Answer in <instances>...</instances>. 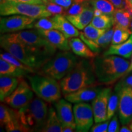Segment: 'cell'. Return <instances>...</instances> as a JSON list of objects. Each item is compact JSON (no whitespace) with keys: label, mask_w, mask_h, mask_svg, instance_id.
Segmentation results:
<instances>
[{"label":"cell","mask_w":132,"mask_h":132,"mask_svg":"<svg viewBox=\"0 0 132 132\" xmlns=\"http://www.w3.org/2000/svg\"><path fill=\"white\" fill-rule=\"evenodd\" d=\"M98 85H113L125 75L130 62L116 55L96 56L92 59Z\"/></svg>","instance_id":"6da1fadb"},{"label":"cell","mask_w":132,"mask_h":132,"mask_svg":"<svg viewBox=\"0 0 132 132\" xmlns=\"http://www.w3.org/2000/svg\"><path fill=\"white\" fill-rule=\"evenodd\" d=\"M64 95L84 87L98 85L92 61L82 59L59 81Z\"/></svg>","instance_id":"7a4b0ae2"},{"label":"cell","mask_w":132,"mask_h":132,"mask_svg":"<svg viewBox=\"0 0 132 132\" xmlns=\"http://www.w3.org/2000/svg\"><path fill=\"white\" fill-rule=\"evenodd\" d=\"M0 44L5 51L34 70L40 69L50 59L20 42L8 33L1 36Z\"/></svg>","instance_id":"3957f363"},{"label":"cell","mask_w":132,"mask_h":132,"mask_svg":"<svg viewBox=\"0 0 132 132\" xmlns=\"http://www.w3.org/2000/svg\"><path fill=\"white\" fill-rule=\"evenodd\" d=\"M47 102L36 97L27 106L18 110L20 120L28 131H41L48 116Z\"/></svg>","instance_id":"277c9868"},{"label":"cell","mask_w":132,"mask_h":132,"mask_svg":"<svg viewBox=\"0 0 132 132\" xmlns=\"http://www.w3.org/2000/svg\"><path fill=\"white\" fill-rule=\"evenodd\" d=\"M77 58L69 51L57 53L39 69V74L61 80L75 67Z\"/></svg>","instance_id":"5b68a950"},{"label":"cell","mask_w":132,"mask_h":132,"mask_svg":"<svg viewBox=\"0 0 132 132\" xmlns=\"http://www.w3.org/2000/svg\"><path fill=\"white\" fill-rule=\"evenodd\" d=\"M28 78L33 91L47 103L57 102L61 97V87L57 80L40 74Z\"/></svg>","instance_id":"8992f818"},{"label":"cell","mask_w":132,"mask_h":132,"mask_svg":"<svg viewBox=\"0 0 132 132\" xmlns=\"http://www.w3.org/2000/svg\"><path fill=\"white\" fill-rule=\"evenodd\" d=\"M0 14L1 16L22 15L35 19L52 16L46 9L45 4H29L8 0H1Z\"/></svg>","instance_id":"52a82bcc"},{"label":"cell","mask_w":132,"mask_h":132,"mask_svg":"<svg viewBox=\"0 0 132 132\" xmlns=\"http://www.w3.org/2000/svg\"><path fill=\"white\" fill-rule=\"evenodd\" d=\"M9 34L20 42L48 58L55 54L57 50L41 35L37 29L23 30L17 32L9 33Z\"/></svg>","instance_id":"ba28073f"},{"label":"cell","mask_w":132,"mask_h":132,"mask_svg":"<svg viewBox=\"0 0 132 132\" xmlns=\"http://www.w3.org/2000/svg\"><path fill=\"white\" fill-rule=\"evenodd\" d=\"M32 87L24 80H20V83L9 96L4 98L3 102L12 108L20 110L27 106L32 100L34 93Z\"/></svg>","instance_id":"9c48e42d"},{"label":"cell","mask_w":132,"mask_h":132,"mask_svg":"<svg viewBox=\"0 0 132 132\" xmlns=\"http://www.w3.org/2000/svg\"><path fill=\"white\" fill-rule=\"evenodd\" d=\"M35 21V19L22 15L2 17L0 20V31L1 34H7L32 28Z\"/></svg>","instance_id":"30bf717a"},{"label":"cell","mask_w":132,"mask_h":132,"mask_svg":"<svg viewBox=\"0 0 132 132\" xmlns=\"http://www.w3.org/2000/svg\"><path fill=\"white\" fill-rule=\"evenodd\" d=\"M73 110L77 131H88L93 125L94 119L92 105L81 102L74 105Z\"/></svg>","instance_id":"8fae6325"},{"label":"cell","mask_w":132,"mask_h":132,"mask_svg":"<svg viewBox=\"0 0 132 132\" xmlns=\"http://www.w3.org/2000/svg\"><path fill=\"white\" fill-rule=\"evenodd\" d=\"M119 95V117L122 124L126 125L132 120V87H124L115 90Z\"/></svg>","instance_id":"7c38bea8"},{"label":"cell","mask_w":132,"mask_h":132,"mask_svg":"<svg viewBox=\"0 0 132 132\" xmlns=\"http://www.w3.org/2000/svg\"><path fill=\"white\" fill-rule=\"evenodd\" d=\"M111 87L102 89L97 96L92 100V108L95 123L103 122L107 119V108L111 95Z\"/></svg>","instance_id":"4fadbf2b"},{"label":"cell","mask_w":132,"mask_h":132,"mask_svg":"<svg viewBox=\"0 0 132 132\" xmlns=\"http://www.w3.org/2000/svg\"><path fill=\"white\" fill-rule=\"evenodd\" d=\"M57 117L63 127H71L76 129L73 110L70 102L66 99H59L55 104Z\"/></svg>","instance_id":"5bb4252c"},{"label":"cell","mask_w":132,"mask_h":132,"mask_svg":"<svg viewBox=\"0 0 132 132\" xmlns=\"http://www.w3.org/2000/svg\"><path fill=\"white\" fill-rule=\"evenodd\" d=\"M102 89L95 86L80 89L77 91L64 95V98L71 103H78L81 102L92 101L97 96Z\"/></svg>","instance_id":"9a60e30c"},{"label":"cell","mask_w":132,"mask_h":132,"mask_svg":"<svg viewBox=\"0 0 132 132\" xmlns=\"http://www.w3.org/2000/svg\"><path fill=\"white\" fill-rule=\"evenodd\" d=\"M37 29L50 44L57 49L62 51H69L71 49L67 38L60 31L57 29Z\"/></svg>","instance_id":"2e32d148"},{"label":"cell","mask_w":132,"mask_h":132,"mask_svg":"<svg viewBox=\"0 0 132 132\" xmlns=\"http://www.w3.org/2000/svg\"><path fill=\"white\" fill-rule=\"evenodd\" d=\"M114 31V27L113 26L111 29L107 30L102 36L94 40L87 39L82 32H80V36L81 39L88 46L92 52L98 54L101 52L102 50L106 48L111 43Z\"/></svg>","instance_id":"e0dca14e"},{"label":"cell","mask_w":132,"mask_h":132,"mask_svg":"<svg viewBox=\"0 0 132 132\" xmlns=\"http://www.w3.org/2000/svg\"><path fill=\"white\" fill-rule=\"evenodd\" d=\"M94 15V8L87 0L81 12L74 15L65 16L77 29L82 30L91 22Z\"/></svg>","instance_id":"ac0fdd59"},{"label":"cell","mask_w":132,"mask_h":132,"mask_svg":"<svg viewBox=\"0 0 132 132\" xmlns=\"http://www.w3.org/2000/svg\"><path fill=\"white\" fill-rule=\"evenodd\" d=\"M19 77L11 75H1L0 77V100L3 102L4 98L14 92L20 83Z\"/></svg>","instance_id":"d6986e66"},{"label":"cell","mask_w":132,"mask_h":132,"mask_svg":"<svg viewBox=\"0 0 132 132\" xmlns=\"http://www.w3.org/2000/svg\"><path fill=\"white\" fill-rule=\"evenodd\" d=\"M53 16L58 25V30L63 33L66 38L70 39L80 36V32L77 28L66 18L64 15L58 14Z\"/></svg>","instance_id":"ffe728a7"},{"label":"cell","mask_w":132,"mask_h":132,"mask_svg":"<svg viewBox=\"0 0 132 132\" xmlns=\"http://www.w3.org/2000/svg\"><path fill=\"white\" fill-rule=\"evenodd\" d=\"M103 55H116L130 58L132 55V34L125 42L118 45H111L108 50L104 52Z\"/></svg>","instance_id":"44dd1931"},{"label":"cell","mask_w":132,"mask_h":132,"mask_svg":"<svg viewBox=\"0 0 132 132\" xmlns=\"http://www.w3.org/2000/svg\"><path fill=\"white\" fill-rule=\"evenodd\" d=\"M69 42L71 50L76 55L86 59L94 58L98 55L97 53L92 52L88 46L79 38H71L69 40Z\"/></svg>","instance_id":"7402d4cb"},{"label":"cell","mask_w":132,"mask_h":132,"mask_svg":"<svg viewBox=\"0 0 132 132\" xmlns=\"http://www.w3.org/2000/svg\"><path fill=\"white\" fill-rule=\"evenodd\" d=\"M29 73L31 72L19 68L4 59H0V74L1 75H11L21 78L25 75L28 76Z\"/></svg>","instance_id":"603a6c76"},{"label":"cell","mask_w":132,"mask_h":132,"mask_svg":"<svg viewBox=\"0 0 132 132\" xmlns=\"http://www.w3.org/2000/svg\"><path fill=\"white\" fill-rule=\"evenodd\" d=\"M62 130V125L57 117L56 111L53 107H50L48 116L42 132H60Z\"/></svg>","instance_id":"cb8c5ba5"},{"label":"cell","mask_w":132,"mask_h":132,"mask_svg":"<svg viewBox=\"0 0 132 132\" xmlns=\"http://www.w3.org/2000/svg\"><path fill=\"white\" fill-rule=\"evenodd\" d=\"M113 19L114 25L129 29L132 16L128 9H116L113 14Z\"/></svg>","instance_id":"d4e9b609"},{"label":"cell","mask_w":132,"mask_h":132,"mask_svg":"<svg viewBox=\"0 0 132 132\" xmlns=\"http://www.w3.org/2000/svg\"><path fill=\"white\" fill-rule=\"evenodd\" d=\"M94 9H98L107 15L113 16L115 7L109 0H88Z\"/></svg>","instance_id":"484cf974"},{"label":"cell","mask_w":132,"mask_h":132,"mask_svg":"<svg viewBox=\"0 0 132 132\" xmlns=\"http://www.w3.org/2000/svg\"><path fill=\"white\" fill-rule=\"evenodd\" d=\"M90 24L97 28L108 30L114 25V21L113 16L103 14L99 16H94Z\"/></svg>","instance_id":"4316f807"},{"label":"cell","mask_w":132,"mask_h":132,"mask_svg":"<svg viewBox=\"0 0 132 132\" xmlns=\"http://www.w3.org/2000/svg\"><path fill=\"white\" fill-rule=\"evenodd\" d=\"M114 31L111 42L112 45H118L125 42L132 34V31L130 29L124 28L116 25H114Z\"/></svg>","instance_id":"83f0119b"},{"label":"cell","mask_w":132,"mask_h":132,"mask_svg":"<svg viewBox=\"0 0 132 132\" xmlns=\"http://www.w3.org/2000/svg\"><path fill=\"white\" fill-rule=\"evenodd\" d=\"M34 27L36 29H44V30H50V29H57L58 25L54 20V16L53 17H43L34 23Z\"/></svg>","instance_id":"f1b7e54d"},{"label":"cell","mask_w":132,"mask_h":132,"mask_svg":"<svg viewBox=\"0 0 132 132\" xmlns=\"http://www.w3.org/2000/svg\"><path fill=\"white\" fill-rule=\"evenodd\" d=\"M6 131L9 132L14 131H28L24 127L20 120L18 111L16 110H13L12 119L6 125Z\"/></svg>","instance_id":"f546056e"},{"label":"cell","mask_w":132,"mask_h":132,"mask_svg":"<svg viewBox=\"0 0 132 132\" xmlns=\"http://www.w3.org/2000/svg\"><path fill=\"white\" fill-rule=\"evenodd\" d=\"M106 31V29L97 28L90 23L83 29L82 33L87 39L94 40L103 35Z\"/></svg>","instance_id":"4dcf8cb0"},{"label":"cell","mask_w":132,"mask_h":132,"mask_svg":"<svg viewBox=\"0 0 132 132\" xmlns=\"http://www.w3.org/2000/svg\"><path fill=\"white\" fill-rule=\"evenodd\" d=\"M1 58L4 59V60L6 61L10 62L13 65L16 66V67H19V68L24 69V70H26L28 72H31V73H33L34 72V69L29 67V66L25 65V64L21 62L20 61H19V59H16L15 57L12 54H11L9 53H3L1 54Z\"/></svg>","instance_id":"1f68e13d"},{"label":"cell","mask_w":132,"mask_h":132,"mask_svg":"<svg viewBox=\"0 0 132 132\" xmlns=\"http://www.w3.org/2000/svg\"><path fill=\"white\" fill-rule=\"evenodd\" d=\"M119 106V95L116 92L112 94L110 97L107 108V119L110 120L114 115Z\"/></svg>","instance_id":"d6a6232c"},{"label":"cell","mask_w":132,"mask_h":132,"mask_svg":"<svg viewBox=\"0 0 132 132\" xmlns=\"http://www.w3.org/2000/svg\"><path fill=\"white\" fill-rule=\"evenodd\" d=\"M13 110L6 105L1 104L0 106V122L1 125H6L12 120Z\"/></svg>","instance_id":"836d02e7"},{"label":"cell","mask_w":132,"mask_h":132,"mask_svg":"<svg viewBox=\"0 0 132 132\" xmlns=\"http://www.w3.org/2000/svg\"><path fill=\"white\" fill-rule=\"evenodd\" d=\"M46 9L48 12L52 15V16L56 15L58 14H65L66 10L65 8L60 6V5L56 4V3L47 1L45 4Z\"/></svg>","instance_id":"e575fe53"},{"label":"cell","mask_w":132,"mask_h":132,"mask_svg":"<svg viewBox=\"0 0 132 132\" xmlns=\"http://www.w3.org/2000/svg\"><path fill=\"white\" fill-rule=\"evenodd\" d=\"M86 1H75L72 6L66 11L64 15H74L79 14L85 7Z\"/></svg>","instance_id":"d590c367"},{"label":"cell","mask_w":132,"mask_h":132,"mask_svg":"<svg viewBox=\"0 0 132 132\" xmlns=\"http://www.w3.org/2000/svg\"><path fill=\"white\" fill-rule=\"evenodd\" d=\"M109 120L107 121L104 122L103 123L100 122V123L96 124L92 126L90 128V131L92 132H106L108 131V125H109Z\"/></svg>","instance_id":"8d00e7d4"},{"label":"cell","mask_w":132,"mask_h":132,"mask_svg":"<svg viewBox=\"0 0 132 132\" xmlns=\"http://www.w3.org/2000/svg\"><path fill=\"white\" fill-rule=\"evenodd\" d=\"M124 87H132V75L126 77L123 80L120 81L116 86L114 90L120 89Z\"/></svg>","instance_id":"74e56055"},{"label":"cell","mask_w":132,"mask_h":132,"mask_svg":"<svg viewBox=\"0 0 132 132\" xmlns=\"http://www.w3.org/2000/svg\"><path fill=\"white\" fill-rule=\"evenodd\" d=\"M119 125L118 116L115 115L109 123L108 131V132H118L119 131Z\"/></svg>","instance_id":"f35d334b"},{"label":"cell","mask_w":132,"mask_h":132,"mask_svg":"<svg viewBox=\"0 0 132 132\" xmlns=\"http://www.w3.org/2000/svg\"><path fill=\"white\" fill-rule=\"evenodd\" d=\"M116 9H128L130 7L127 0H109Z\"/></svg>","instance_id":"ab89813d"},{"label":"cell","mask_w":132,"mask_h":132,"mask_svg":"<svg viewBox=\"0 0 132 132\" xmlns=\"http://www.w3.org/2000/svg\"><path fill=\"white\" fill-rule=\"evenodd\" d=\"M48 1L60 5L65 8L66 10H67L72 6L75 0H48Z\"/></svg>","instance_id":"60d3db41"},{"label":"cell","mask_w":132,"mask_h":132,"mask_svg":"<svg viewBox=\"0 0 132 132\" xmlns=\"http://www.w3.org/2000/svg\"><path fill=\"white\" fill-rule=\"evenodd\" d=\"M8 1H16V2L34 4H45L48 1L47 0H8Z\"/></svg>","instance_id":"b9f144b4"},{"label":"cell","mask_w":132,"mask_h":132,"mask_svg":"<svg viewBox=\"0 0 132 132\" xmlns=\"http://www.w3.org/2000/svg\"><path fill=\"white\" fill-rule=\"evenodd\" d=\"M120 132H131L132 131L131 128L129 127H128V126H127V125H123L122 127L121 128H120V130H119Z\"/></svg>","instance_id":"7bdbcfd3"},{"label":"cell","mask_w":132,"mask_h":132,"mask_svg":"<svg viewBox=\"0 0 132 132\" xmlns=\"http://www.w3.org/2000/svg\"><path fill=\"white\" fill-rule=\"evenodd\" d=\"M75 128L71 127H63L62 132H73L75 131Z\"/></svg>","instance_id":"ee69618b"},{"label":"cell","mask_w":132,"mask_h":132,"mask_svg":"<svg viewBox=\"0 0 132 132\" xmlns=\"http://www.w3.org/2000/svg\"><path fill=\"white\" fill-rule=\"evenodd\" d=\"M131 71H132V58H131V63H130V66H129V67H128V70H127L126 73H125V75H126V74H127V73H129L130 72H131Z\"/></svg>","instance_id":"f6af8a7d"},{"label":"cell","mask_w":132,"mask_h":132,"mask_svg":"<svg viewBox=\"0 0 132 132\" xmlns=\"http://www.w3.org/2000/svg\"><path fill=\"white\" fill-rule=\"evenodd\" d=\"M128 4H129V6H130V7H132V0H127Z\"/></svg>","instance_id":"bcb514c9"},{"label":"cell","mask_w":132,"mask_h":132,"mask_svg":"<svg viewBox=\"0 0 132 132\" xmlns=\"http://www.w3.org/2000/svg\"><path fill=\"white\" fill-rule=\"evenodd\" d=\"M128 11H130V14H131V16H132V7H129V9H128Z\"/></svg>","instance_id":"7dc6e473"},{"label":"cell","mask_w":132,"mask_h":132,"mask_svg":"<svg viewBox=\"0 0 132 132\" xmlns=\"http://www.w3.org/2000/svg\"><path fill=\"white\" fill-rule=\"evenodd\" d=\"M130 29H131V31H132V19H131V22H130Z\"/></svg>","instance_id":"c3c4849f"},{"label":"cell","mask_w":132,"mask_h":132,"mask_svg":"<svg viewBox=\"0 0 132 132\" xmlns=\"http://www.w3.org/2000/svg\"><path fill=\"white\" fill-rule=\"evenodd\" d=\"M130 128H131V131H132V120H131V123H130Z\"/></svg>","instance_id":"681fc988"},{"label":"cell","mask_w":132,"mask_h":132,"mask_svg":"<svg viewBox=\"0 0 132 132\" xmlns=\"http://www.w3.org/2000/svg\"><path fill=\"white\" fill-rule=\"evenodd\" d=\"M75 1H87V0H75Z\"/></svg>","instance_id":"f907efd6"},{"label":"cell","mask_w":132,"mask_h":132,"mask_svg":"<svg viewBox=\"0 0 132 132\" xmlns=\"http://www.w3.org/2000/svg\"><path fill=\"white\" fill-rule=\"evenodd\" d=\"M47 1H48V0H47Z\"/></svg>","instance_id":"816d5d0a"}]
</instances>
